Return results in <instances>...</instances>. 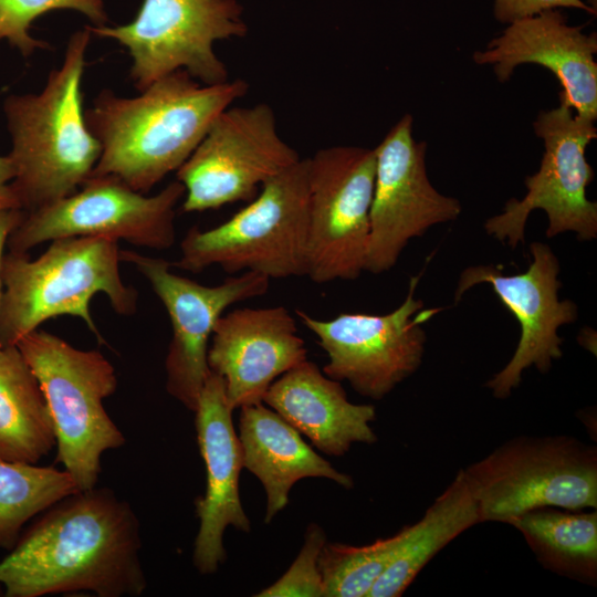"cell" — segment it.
Masks as SVG:
<instances>
[{
    "label": "cell",
    "mask_w": 597,
    "mask_h": 597,
    "mask_svg": "<svg viewBox=\"0 0 597 597\" xmlns=\"http://www.w3.org/2000/svg\"><path fill=\"white\" fill-rule=\"evenodd\" d=\"M138 519L107 488L78 490L46 509L0 562L7 597L92 591L139 596L147 586Z\"/></svg>",
    "instance_id": "obj_1"
},
{
    "label": "cell",
    "mask_w": 597,
    "mask_h": 597,
    "mask_svg": "<svg viewBox=\"0 0 597 597\" xmlns=\"http://www.w3.org/2000/svg\"><path fill=\"white\" fill-rule=\"evenodd\" d=\"M479 523L476 503L460 469L423 516L399 531L396 553L367 597L401 596L444 546Z\"/></svg>",
    "instance_id": "obj_22"
},
{
    "label": "cell",
    "mask_w": 597,
    "mask_h": 597,
    "mask_svg": "<svg viewBox=\"0 0 597 597\" xmlns=\"http://www.w3.org/2000/svg\"><path fill=\"white\" fill-rule=\"evenodd\" d=\"M14 175V166L10 156L0 155V209H21L12 188Z\"/></svg>",
    "instance_id": "obj_30"
},
{
    "label": "cell",
    "mask_w": 597,
    "mask_h": 597,
    "mask_svg": "<svg viewBox=\"0 0 597 597\" xmlns=\"http://www.w3.org/2000/svg\"><path fill=\"white\" fill-rule=\"evenodd\" d=\"M400 532L364 546L325 544L318 565L326 597H367L391 562Z\"/></svg>",
    "instance_id": "obj_26"
},
{
    "label": "cell",
    "mask_w": 597,
    "mask_h": 597,
    "mask_svg": "<svg viewBox=\"0 0 597 597\" xmlns=\"http://www.w3.org/2000/svg\"><path fill=\"white\" fill-rule=\"evenodd\" d=\"M561 8L579 9L594 15L597 12L583 0H494L493 14L499 22L509 24L546 10Z\"/></svg>",
    "instance_id": "obj_29"
},
{
    "label": "cell",
    "mask_w": 597,
    "mask_h": 597,
    "mask_svg": "<svg viewBox=\"0 0 597 597\" xmlns=\"http://www.w3.org/2000/svg\"><path fill=\"white\" fill-rule=\"evenodd\" d=\"M76 491L65 470L0 461V547L11 549L29 520Z\"/></svg>",
    "instance_id": "obj_25"
},
{
    "label": "cell",
    "mask_w": 597,
    "mask_h": 597,
    "mask_svg": "<svg viewBox=\"0 0 597 597\" xmlns=\"http://www.w3.org/2000/svg\"><path fill=\"white\" fill-rule=\"evenodd\" d=\"M15 346L35 375L49 406L56 438V461L78 490L96 485L102 454L125 443L104 408L117 388L113 365L98 350L73 347L43 329Z\"/></svg>",
    "instance_id": "obj_6"
},
{
    "label": "cell",
    "mask_w": 597,
    "mask_h": 597,
    "mask_svg": "<svg viewBox=\"0 0 597 597\" xmlns=\"http://www.w3.org/2000/svg\"><path fill=\"white\" fill-rule=\"evenodd\" d=\"M23 214L24 211L21 209H0V298L2 292L1 264L4 256V248L11 232L19 224Z\"/></svg>",
    "instance_id": "obj_31"
},
{
    "label": "cell",
    "mask_w": 597,
    "mask_h": 597,
    "mask_svg": "<svg viewBox=\"0 0 597 597\" xmlns=\"http://www.w3.org/2000/svg\"><path fill=\"white\" fill-rule=\"evenodd\" d=\"M308 158L264 182L248 206L209 230L191 228L171 268L199 273L212 265L230 274L305 276Z\"/></svg>",
    "instance_id": "obj_5"
},
{
    "label": "cell",
    "mask_w": 597,
    "mask_h": 597,
    "mask_svg": "<svg viewBox=\"0 0 597 597\" xmlns=\"http://www.w3.org/2000/svg\"><path fill=\"white\" fill-rule=\"evenodd\" d=\"M597 34L583 32V27L569 25L558 10L509 23L486 48L475 51L473 61L491 66L504 83L522 64H537L551 71L562 88L559 103L569 106L580 117L597 118Z\"/></svg>",
    "instance_id": "obj_17"
},
{
    "label": "cell",
    "mask_w": 597,
    "mask_h": 597,
    "mask_svg": "<svg viewBox=\"0 0 597 597\" xmlns=\"http://www.w3.org/2000/svg\"><path fill=\"white\" fill-rule=\"evenodd\" d=\"M325 544L326 536L324 531L318 525L311 524L306 531L304 544L294 563L282 577L255 596H324L318 558Z\"/></svg>",
    "instance_id": "obj_28"
},
{
    "label": "cell",
    "mask_w": 597,
    "mask_h": 597,
    "mask_svg": "<svg viewBox=\"0 0 597 597\" xmlns=\"http://www.w3.org/2000/svg\"><path fill=\"white\" fill-rule=\"evenodd\" d=\"M57 9L78 11L94 27L107 21L104 0H0V41L7 40L24 57L38 49L50 48L48 42L31 36L29 29L38 17Z\"/></svg>",
    "instance_id": "obj_27"
},
{
    "label": "cell",
    "mask_w": 597,
    "mask_h": 597,
    "mask_svg": "<svg viewBox=\"0 0 597 597\" xmlns=\"http://www.w3.org/2000/svg\"><path fill=\"white\" fill-rule=\"evenodd\" d=\"M510 525L525 538L541 565L584 584L597 580V512L543 507Z\"/></svg>",
    "instance_id": "obj_24"
},
{
    "label": "cell",
    "mask_w": 597,
    "mask_h": 597,
    "mask_svg": "<svg viewBox=\"0 0 597 597\" xmlns=\"http://www.w3.org/2000/svg\"><path fill=\"white\" fill-rule=\"evenodd\" d=\"M55 444L35 375L15 345L0 346V461L36 464Z\"/></svg>",
    "instance_id": "obj_23"
},
{
    "label": "cell",
    "mask_w": 597,
    "mask_h": 597,
    "mask_svg": "<svg viewBox=\"0 0 597 597\" xmlns=\"http://www.w3.org/2000/svg\"><path fill=\"white\" fill-rule=\"evenodd\" d=\"M239 440L243 468L261 481L266 493L265 523L286 506L290 491L298 480L325 478L345 489L354 486L350 475L337 471L263 402L240 408Z\"/></svg>",
    "instance_id": "obj_21"
},
{
    "label": "cell",
    "mask_w": 597,
    "mask_h": 597,
    "mask_svg": "<svg viewBox=\"0 0 597 597\" xmlns=\"http://www.w3.org/2000/svg\"><path fill=\"white\" fill-rule=\"evenodd\" d=\"M300 159L279 134L270 105L229 106L176 171L185 187L181 209L201 212L249 202L264 182Z\"/></svg>",
    "instance_id": "obj_11"
},
{
    "label": "cell",
    "mask_w": 597,
    "mask_h": 597,
    "mask_svg": "<svg viewBox=\"0 0 597 597\" xmlns=\"http://www.w3.org/2000/svg\"><path fill=\"white\" fill-rule=\"evenodd\" d=\"M87 28L127 49L130 78L139 92L176 71H186L202 84L227 82L229 72L214 43L248 33L237 0H143L129 23Z\"/></svg>",
    "instance_id": "obj_8"
},
{
    "label": "cell",
    "mask_w": 597,
    "mask_h": 597,
    "mask_svg": "<svg viewBox=\"0 0 597 597\" xmlns=\"http://www.w3.org/2000/svg\"><path fill=\"white\" fill-rule=\"evenodd\" d=\"M461 470L480 523L511 524L543 507H597V449L572 436H520Z\"/></svg>",
    "instance_id": "obj_7"
},
{
    "label": "cell",
    "mask_w": 597,
    "mask_h": 597,
    "mask_svg": "<svg viewBox=\"0 0 597 597\" xmlns=\"http://www.w3.org/2000/svg\"><path fill=\"white\" fill-rule=\"evenodd\" d=\"M530 252L532 261L525 272L506 275L493 264L471 265L461 272L455 289L454 301L459 302L471 287L490 284L519 321L521 334L512 358L485 385L498 399H506L519 387L526 368L535 366L543 374L551 370L553 362L563 355L559 327L578 316L573 301L558 297L561 266L553 250L533 242Z\"/></svg>",
    "instance_id": "obj_16"
},
{
    "label": "cell",
    "mask_w": 597,
    "mask_h": 597,
    "mask_svg": "<svg viewBox=\"0 0 597 597\" xmlns=\"http://www.w3.org/2000/svg\"><path fill=\"white\" fill-rule=\"evenodd\" d=\"M306 359L295 318L281 305L223 313L207 355L210 371L223 378L232 410L262 402L273 381Z\"/></svg>",
    "instance_id": "obj_18"
},
{
    "label": "cell",
    "mask_w": 597,
    "mask_h": 597,
    "mask_svg": "<svg viewBox=\"0 0 597 597\" xmlns=\"http://www.w3.org/2000/svg\"><path fill=\"white\" fill-rule=\"evenodd\" d=\"M184 196L185 187L177 179L146 196L114 176L92 175L72 195L24 211L7 247L11 252L28 253L56 239L95 237L167 250L176 240V206Z\"/></svg>",
    "instance_id": "obj_10"
},
{
    "label": "cell",
    "mask_w": 597,
    "mask_h": 597,
    "mask_svg": "<svg viewBox=\"0 0 597 597\" xmlns=\"http://www.w3.org/2000/svg\"><path fill=\"white\" fill-rule=\"evenodd\" d=\"M118 242L95 237L51 241L36 259L28 253H4L1 264L0 345H15L48 320L70 315L81 318L103 341L90 302L104 293L121 315L137 310V291L124 283Z\"/></svg>",
    "instance_id": "obj_4"
},
{
    "label": "cell",
    "mask_w": 597,
    "mask_h": 597,
    "mask_svg": "<svg viewBox=\"0 0 597 597\" xmlns=\"http://www.w3.org/2000/svg\"><path fill=\"white\" fill-rule=\"evenodd\" d=\"M119 255L149 282L168 313L172 333L165 359L166 389L195 411L210 373L207 355L218 320L229 306L265 294L270 279L242 272L206 286L171 272L165 259L132 250H121Z\"/></svg>",
    "instance_id": "obj_14"
},
{
    "label": "cell",
    "mask_w": 597,
    "mask_h": 597,
    "mask_svg": "<svg viewBox=\"0 0 597 597\" xmlns=\"http://www.w3.org/2000/svg\"><path fill=\"white\" fill-rule=\"evenodd\" d=\"M533 128L544 143L540 168L526 177L522 199L511 198L501 213L485 221V232L515 249L524 243L528 216L540 209L547 216V238L574 232L582 241L595 239L597 203L586 195L594 180L586 149L597 137L595 121L580 117L559 103L555 108L541 111Z\"/></svg>",
    "instance_id": "obj_9"
},
{
    "label": "cell",
    "mask_w": 597,
    "mask_h": 597,
    "mask_svg": "<svg viewBox=\"0 0 597 597\" xmlns=\"http://www.w3.org/2000/svg\"><path fill=\"white\" fill-rule=\"evenodd\" d=\"M248 88L241 78L208 85L176 71L136 97L102 91L85 111L87 127L101 145L92 175L114 176L147 193L179 169L217 116Z\"/></svg>",
    "instance_id": "obj_2"
},
{
    "label": "cell",
    "mask_w": 597,
    "mask_h": 597,
    "mask_svg": "<svg viewBox=\"0 0 597 597\" xmlns=\"http://www.w3.org/2000/svg\"><path fill=\"white\" fill-rule=\"evenodd\" d=\"M413 118L404 115L375 147L376 171L364 271L392 269L409 241L431 227L453 221L461 202L430 182L426 142L412 135Z\"/></svg>",
    "instance_id": "obj_15"
},
{
    "label": "cell",
    "mask_w": 597,
    "mask_h": 597,
    "mask_svg": "<svg viewBox=\"0 0 597 597\" xmlns=\"http://www.w3.org/2000/svg\"><path fill=\"white\" fill-rule=\"evenodd\" d=\"M587 4L597 11V0H588Z\"/></svg>",
    "instance_id": "obj_32"
},
{
    "label": "cell",
    "mask_w": 597,
    "mask_h": 597,
    "mask_svg": "<svg viewBox=\"0 0 597 597\" xmlns=\"http://www.w3.org/2000/svg\"><path fill=\"white\" fill-rule=\"evenodd\" d=\"M375 148L338 145L308 158L306 274L317 284L354 281L365 268Z\"/></svg>",
    "instance_id": "obj_12"
},
{
    "label": "cell",
    "mask_w": 597,
    "mask_h": 597,
    "mask_svg": "<svg viewBox=\"0 0 597 597\" xmlns=\"http://www.w3.org/2000/svg\"><path fill=\"white\" fill-rule=\"evenodd\" d=\"M91 34L85 27L71 35L61 66L40 93L10 95L3 103L12 188L25 212L75 192L98 161L101 145L87 127L81 90Z\"/></svg>",
    "instance_id": "obj_3"
},
{
    "label": "cell",
    "mask_w": 597,
    "mask_h": 597,
    "mask_svg": "<svg viewBox=\"0 0 597 597\" xmlns=\"http://www.w3.org/2000/svg\"><path fill=\"white\" fill-rule=\"evenodd\" d=\"M262 402L328 455H343L355 442L377 440L370 426L375 407L352 404L341 381L308 359L273 381Z\"/></svg>",
    "instance_id": "obj_20"
},
{
    "label": "cell",
    "mask_w": 597,
    "mask_h": 597,
    "mask_svg": "<svg viewBox=\"0 0 597 597\" xmlns=\"http://www.w3.org/2000/svg\"><path fill=\"white\" fill-rule=\"evenodd\" d=\"M421 275L410 279L405 300L387 314L342 313L332 320H318L295 311L327 354L328 363L323 368L326 376L347 381L364 397L380 400L418 370L426 345L422 324L441 311L425 310L416 296Z\"/></svg>",
    "instance_id": "obj_13"
},
{
    "label": "cell",
    "mask_w": 597,
    "mask_h": 597,
    "mask_svg": "<svg viewBox=\"0 0 597 597\" xmlns=\"http://www.w3.org/2000/svg\"><path fill=\"white\" fill-rule=\"evenodd\" d=\"M232 411L223 378L210 371L193 411L207 478L206 492L196 500L199 530L192 554L193 565L202 575L213 574L224 562L222 540L227 526L242 532L251 528L239 494L243 458Z\"/></svg>",
    "instance_id": "obj_19"
}]
</instances>
